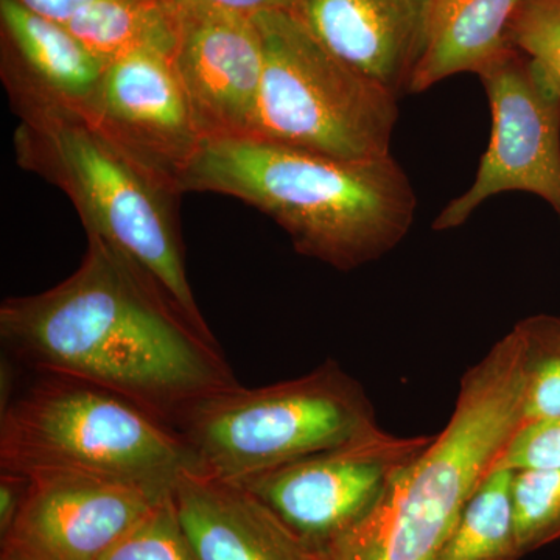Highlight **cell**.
I'll return each mask as SVG.
<instances>
[{"label":"cell","instance_id":"obj_1","mask_svg":"<svg viewBox=\"0 0 560 560\" xmlns=\"http://www.w3.org/2000/svg\"><path fill=\"white\" fill-rule=\"evenodd\" d=\"M90 238L79 270L0 307L7 353L135 401L173 431L202 401L238 385L212 334L191 326L145 276Z\"/></svg>","mask_w":560,"mask_h":560},{"label":"cell","instance_id":"obj_2","mask_svg":"<svg viewBox=\"0 0 560 560\" xmlns=\"http://www.w3.org/2000/svg\"><path fill=\"white\" fill-rule=\"evenodd\" d=\"M184 191L248 202L285 230L298 253L340 271L396 248L418 209L393 154L346 161L254 136L206 139L180 179Z\"/></svg>","mask_w":560,"mask_h":560},{"label":"cell","instance_id":"obj_3","mask_svg":"<svg viewBox=\"0 0 560 560\" xmlns=\"http://www.w3.org/2000/svg\"><path fill=\"white\" fill-rule=\"evenodd\" d=\"M523 394L522 346L511 330L463 375L445 429L318 560H438L467 501L522 425Z\"/></svg>","mask_w":560,"mask_h":560},{"label":"cell","instance_id":"obj_4","mask_svg":"<svg viewBox=\"0 0 560 560\" xmlns=\"http://www.w3.org/2000/svg\"><path fill=\"white\" fill-rule=\"evenodd\" d=\"M18 162L38 173L79 210L88 237L124 257L191 326L212 334L187 279L171 190L121 153L77 110L21 116Z\"/></svg>","mask_w":560,"mask_h":560},{"label":"cell","instance_id":"obj_5","mask_svg":"<svg viewBox=\"0 0 560 560\" xmlns=\"http://www.w3.org/2000/svg\"><path fill=\"white\" fill-rule=\"evenodd\" d=\"M0 470L171 490L190 460L178 434L135 401L77 378L36 374L0 412Z\"/></svg>","mask_w":560,"mask_h":560},{"label":"cell","instance_id":"obj_6","mask_svg":"<svg viewBox=\"0 0 560 560\" xmlns=\"http://www.w3.org/2000/svg\"><path fill=\"white\" fill-rule=\"evenodd\" d=\"M381 429L366 390L335 360L293 381L242 385L202 401L175 429L190 471L238 481Z\"/></svg>","mask_w":560,"mask_h":560},{"label":"cell","instance_id":"obj_7","mask_svg":"<svg viewBox=\"0 0 560 560\" xmlns=\"http://www.w3.org/2000/svg\"><path fill=\"white\" fill-rule=\"evenodd\" d=\"M264 77L250 135L346 161L389 156L399 95L350 68L290 10L253 16Z\"/></svg>","mask_w":560,"mask_h":560},{"label":"cell","instance_id":"obj_8","mask_svg":"<svg viewBox=\"0 0 560 560\" xmlns=\"http://www.w3.org/2000/svg\"><path fill=\"white\" fill-rule=\"evenodd\" d=\"M477 75L492 116L488 150L470 189L441 210L433 230L463 226L482 202L503 191L537 195L560 220V92L512 47Z\"/></svg>","mask_w":560,"mask_h":560},{"label":"cell","instance_id":"obj_9","mask_svg":"<svg viewBox=\"0 0 560 560\" xmlns=\"http://www.w3.org/2000/svg\"><path fill=\"white\" fill-rule=\"evenodd\" d=\"M431 440L377 429L330 451L234 482L318 558L374 508L390 478Z\"/></svg>","mask_w":560,"mask_h":560},{"label":"cell","instance_id":"obj_10","mask_svg":"<svg viewBox=\"0 0 560 560\" xmlns=\"http://www.w3.org/2000/svg\"><path fill=\"white\" fill-rule=\"evenodd\" d=\"M95 130L176 197L205 142L172 55L139 50L108 62L81 110Z\"/></svg>","mask_w":560,"mask_h":560},{"label":"cell","instance_id":"obj_11","mask_svg":"<svg viewBox=\"0 0 560 560\" xmlns=\"http://www.w3.org/2000/svg\"><path fill=\"white\" fill-rule=\"evenodd\" d=\"M31 478L0 556L18 560H98L171 490L72 474Z\"/></svg>","mask_w":560,"mask_h":560},{"label":"cell","instance_id":"obj_12","mask_svg":"<svg viewBox=\"0 0 560 560\" xmlns=\"http://www.w3.org/2000/svg\"><path fill=\"white\" fill-rule=\"evenodd\" d=\"M175 13L173 65L202 135H250L264 77V49L253 18L195 9Z\"/></svg>","mask_w":560,"mask_h":560},{"label":"cell","instance_id":"obj_13","mask_svg":"<svg viewBox=\"0 0 560 560\" xmlns=\"http://www.w3.org/2000/svg\"><path fill=\"white\" fill-rule=\"evenodd\" d=\"M434 0H296L312 35L350 68L400 95L429 40Z\"/></svg>","mask_w":560,"mask_h":560},{"label":"cell","instance_id":"obj_14","mask_svg":"<svg viewBox=\"0 0 560 560\" xmlns=\"http://www.w3.org/2000/svg\"><path fill=\"white\" fill-rule=\"evenodd\" d=\"M0 18L10 46L3 84L18 116L86 108L108 65L65 24L18 0H0Z\"/></svg>","mask_w":560,"mask_h":560},{"label":"cell","instance_id":"obj_15","mask_svg":"<svg viewBox=\"0 0 560 560\" xmlns=\"http://www.w3.org/2000/svg\"><path fill=\"white\" fill-rule=\"evenodd\" d=\"M172 500L198 560H318L237 482L184 470Z\"/></svg>","mask_w":560,"mask_h":560},{"label":"cell","instance_id":"obj_16","mask_svg":"<svg viewBox=\"0 0 560 560\" xmlns=\"http://www.w3.org/2000/svg\"><path fill=\"white\" fill-rule=\"evenodd\" d=\"M523 0H434L429 40L411 94L463 72L478 73L510 49L508 32Z\"/></svg>","mask_w":560,"mask_h":560},{"label":"cell","instance_id":"obj_17","mask_svg":"<svg viewBox=\"0 0 560 560\" xmlns=\"http://www.w3.org/2000/svg\"><path fill=\"white\" fill-rule=\"evenodd\" d=\"M65 25L106 65L139 50L173 57L178 43L176 13L164 0H102Z\"/></svg>","mask_w":560,"mask_h":560},{"label":"cell","instance_id":"obj_18","mask_svg":"<svg viewBox=\"0 0 560 560\" xmlns=\"http://www.w3.org/2000/svg\"><path fill=\"white\" fill-rule=\"evenodd\" d=\"M514 470L492 469L467 501L438 560H518Z\"/></svg>","mask_w":560,"mask_h":560},{"label":"cell","instance_id":"obj_19","mask_svg":"<svg viewBox=\"0 0 560 560\" xmlns=\"http://www.w3.org/2000/svg\"><path fill=\"white\" fill-rule=\"evenodd\" d=\"M522 346L523 423L560 416V316L534 315L514 324Z\"/></svg>","mask_w":560,"mask_h":560},{"label":"cell","instance_id":"obj_20","mask_svg":"<svg viewBox=\"0 0 560 560\" xmlns=\"http://www.w3.org/2000/svg\"><path fill=\"white\" fill-rule=\"evenodd\" d=\"M515 534L522 558L560 537V469L515 471Z\"/></svg>","mask_w":560,"mask_h":560},{"label":"cell","instance_id":"obj_21","mask_svg":"<svg viewBox=\"0 0 560 560\" xmlns=\"http://www.w3.org/2000/svg\"><path fill=\"white\" fill-rule=\"evenodd\" d=\"M508 43L528 57L560 92V0H523L511 22Z\"/></svg>","mask_w":560,"mask_h":560},{"label":"cell","instance_id":"obj_22","mask_svg":"<svg viewBox=\"0 0 560 560\" xmlns=\"http://www.w3.org/2000/svg\"><path fill=\"white\" fill-rule=\"evenodd\" d=\"M98 560H198L176 517L172 492Z\"/></svg>","mask_w":560,"mask_h":560},{"label":"cell","instance_id":"obj_23","mask_svg":"<svg viewBox=\"0 0 560 560\" xmlns=\"http://www.w3.org/2000/svg\"><path fill=\"white\" fill-rule=\"evenodd\" d=\"M495 467L514 471L560 469V416L518 427Z\"/></svg>","mask_w":560,"mask_h":560},{"label":"cell","instance_id":"obj_24","mask_svg":"<svg viewBox=\"0 0 560 560\" xmlns=\"http://www.w3.org/2000/svg\"><path fill=\"white\" fill-rule=\"evenodd\" d=\"M172 9L223 11L253 18L264 11L293 10L296 0H164Z\"/></svg>","mask_w":560,"mask_h":560},{"label":"cell","instance_id":"obj_25","mask_svg":"<svg viewBox=\"0 0 560 560\" xmlns=\"http://www.w3.org/2000/svg\"><path fill=\"white\" fill-rule=\"evenodd\" d=\"M31 478L0 470V537L5 536L27 497Z\"/></svg>","mask_w":560,"mask_h":560},{"label":"cell","instance_id":"obj_26","mask_svg":"<svg viewBox=\"0 0 560 560\" xmlns=\"http://www.w3.org/2000/svg\"><path fill=\"white\" fill-rule=\"evenodd\" d=\"M18 2L40 16L66 24L81 11L90 9L102 0H18Z\"/></svg>","mask_w":560,"mask_h":560}]
</instances>
